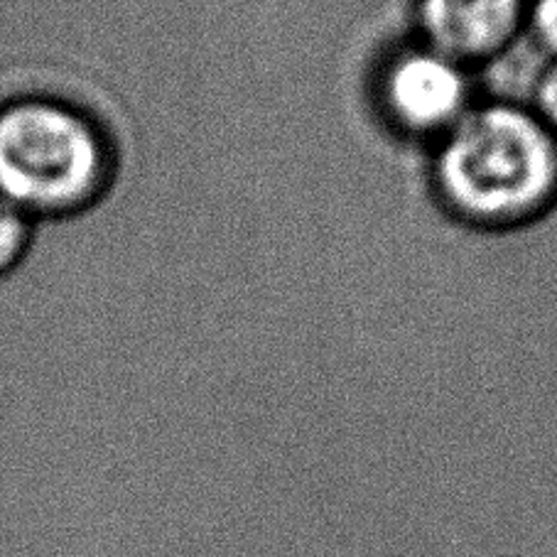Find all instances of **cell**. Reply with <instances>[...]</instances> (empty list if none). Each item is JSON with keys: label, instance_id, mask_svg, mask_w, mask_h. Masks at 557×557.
Returning a JSON list of instances; mask_svg holds the SVG:
<instances>
[{"label": "cell", "instance_id": "4", "mask_svg": "<svg viewBox=\"0 0 557 557\" xmlns=\"http://www.w3.org/2000/svg\"><path fill=\"white\" fill-rule=\"evenodd\" d=\"M525 5L528 0H410V33L482 72L523 42Z\"/></svg>", "mask_w": 557, "mask_h": 557}, {"label": "cell", "instance_id": "7", "mask_svg": "<svg viewBox=\"0 0 557 557\" xmlns=\"http://www.w3.org/2000/svg\"><path fill=\"white\" fill-rule=\"evenodd\" d=\"M523 101L557 136V60L537 62Z\"/></svg>", "mask_w": 557, "mask_h": 557}, {"label": "cell", "instance_id": "2", "mask_svg": "<svg viewBox=\"0 0 557 557\" xmlns=\"http://www.w3.org/2000/svg\"><path fill=\"white\" fill-rule=\"evenodd\" d=\"M116 165V146L84 106L54 94L0 101V199L35 224L99 205Z\"/></svg>", "mask_w": 557, "mask_h": 557}, {"label": "cell", "instance_id": "5", "mask_svg": "<svg viewBox=\"0 0 557 557\" xmlns=\"http://www.w3.org/2000/svg\"><path fill=\"white\" fill-rule=\"evenodd\" d=\"M35 236V221L0 199V281L25 261Z\"/></svg>", "mask_w": 557, "mask_h": 557}, {"label": "cell", "instance_id": "6", "mask_svg": "<svg viewBox=\"0 0 557 557\" xmlns=\"http://www.w3.org/2000/svg\"><path fill=\"white\" fill-rule=\"evenodd\" d=\"M523 42L541 62L557 60V0H528Z\"/></svg>", "mask_w": 557, "mask_h": 557}, {"label": "cell", "instance_id": "1", "mask_svg": "<svg viewBox=\"0 0 557 557\" xmlns=\"http://www.w3.org/2000/svg\"><path fill=\"white\" fill-rule=\"evenodd\" d=\"M425 156L442 219L476 236H516L557 214V136L523 99L482 96Z\"/></svg>", "mask_w": 557, "mask_h": 557}, {"label": "cell", "instance_id": "3", "mask_svg": "<svg viewBox=\"0 0 557 557\" xmlns=\"http://www.w3.org/2000/svg\"><path fill=\"white\" fill-rule=\"evenodd\" d=\"M363 86L383 136L420 152L445 138L484 96L479 72L412 33L373 54Z\"/></svg>", "mask_w": 557, "mask_h": 557}]
</instances>
